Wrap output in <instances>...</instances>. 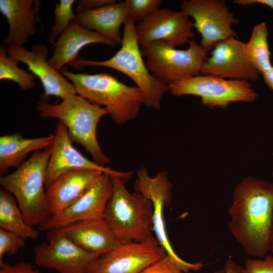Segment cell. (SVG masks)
Masks as SVG:
<instances>
[{
    "instance_id": "17",
    "label": "cell",
    "mask_w": 273,
    "mask_h": 273,
    "mask_svg": "<svg viewBox=\"0 0 273 273\" xmlns=\"http://www.w3.org/2000/svg\"><path fill=\"white\" fill-rule=\"evenodd\" d=\"M103 173L97 170H75L59 176L46 191L52 214L61 212L80 199Z\"/></svg>"
},
{
    "instance_id": "22",
    "label": "cell",
    "mask_w": 273,
    "mask_h": 273,
    "mask_svg": "<svg viewBox=\"0 0 273 273\" xmlns=\"http://www.w3.org/2000/svg\"><path fill=\"white\" fill-rule=\"evenodd\" d=\"M172 185L167 183H154L148 186L143 195L150 200L154 209L153 229L156 238L164 248L167 255L173 259L185 272L194 271L197 268L196 263H190L180 258L173 249L167 235L164 219V209L171 201Z\"/></svg>"
},
{
    "instance_id": "15",
    "label": "cell",
    "mask_w": 273,
    "mask_h": 273,
    "mask_svg": "<svg viewBox=\"0 0 273 273\" xmlns=\"http://www.w3.org/2000/svg\"><path fill=\"white\" fill-rule=\"evenodd\" d=\"M7 49L9 56L25 64L33 74L39 79L44 90L42 100L47 102L50 96L63 100L76 94L73 84L48 63L49 51L44 44H35L31 50L23 46H10Z\"/></svg>"
},
{
    "instance_id": "7",
    "label": "cell",
    "mask_w": 273,
    "mask_h": 273,
    "mask_svg": "<svg viewBox=\"0 0 273 273\" xmlns=\"http://www.w3.org/2000/svg\"><path fill=\"white\" fill-rule=\"evenodd\" d=\"M141 50L150 72L167 85L200 75L209 52L194 39L186 50L176 49L162 40L141 46Z\"/></svg>"
},
{
    "instance_id": "14",
    "label": "cell",
    "mask_w": 273,
    "mask_h": 273,
    "mask_svg": "<svg viewBox=\"0 0 273 273\" xmlns=\"http://www.w3.org/2000/svg\"><path fill=\"white\" fill-rule=\"evenodd\" d=\"M201 74L254 81L259 79V73L247 55L245 43L231 37L214 46Z\"/></svg>"
},
{
    "instance_id": "20",
    "label": "cell",
    "mask_w": 273,
    "mask_h": 273,
    "mask_svg": "<svg viewBox=\"0 0 273 273\" xmlns=\"http://www.w3.org/2000/svg\"><path fill=\"white\" fill-rule=\"evenodd\" d=\"M93 43L104 44L112 47L117 44L113 40L72 21L53 45L54 50L48 62L60 72L63 67L67 66L78 58L81 49Z\"/></svg>"
},
{
    "instance_id": "11",
    "label": "cell",
    "mask_w": 273,
    "mask_h": 273,
    "mask_svg": "<svg viewBox=\"0 0 273 273\" xmlns=\"http://www.w3.org/2000/svg\"><path fill=\"white\" fill-rule=\"evenodd\" d=\"M166 254L154 237L144 241L125 242L100 255L90 273H141Z\"/></svg>"
},
{
    "instance_id": "5",
    "label": "cell",
    "mask_w": 273,
    "mask_h": 273,
    "mask_svg": "<svg viewBox=\"0 0 273 273\" xmlns=\"http://www.w3.org/2000/svg\"><path fill=\"white\" fill-rule=\"evenodd\" d=\"M51 147L35 151L16 170L0 177V185L16 199L26 221L39 226L52 215L44 181Z\"/></svg>"
},
{
    "instance_id": "34",
    "label": "cell",
    "mask_w": 273,
    "mask_h": 273,
    "mask_svg": "<svg viewBox=\"0 0 273 273\" xmlns=\"http://www.w3.org/2000/svg\"><path fill=\"white\" fill-rule=\"evenodd\" d=\"M234 3L241 6L260 4L266 5L273 9V0H235Z\"/></svg>"
},
{
    "instance_id": "29",
    "label": "cell",
    "mask_w": 273,
    "mask_h": 273,
    "mask_svg": "<svg viewBox=\"0 0 273 273\" xmlns=\"http://www.w3.org/2000/svg\"><path fill=\"white\" fill-rule=\"evenodd\" d=\"M25 239L11 232L0 229V265L5 254L16 255L25 246Z\"/></svg>"
},
{
    "instance_id": "9",
    "label": "cell",
    "mask_w": 273,
    "mask_h": 273,
    "mask_svg": "<svg viewBox=\"0 0 273 273\" xmlns=\"http://www.w3.org/2000/svg\"><path fill=\"white\" fill-rule=\"evenodd\" d=\"M48 243L35 245L36 265L53 269L60 273H90L99 254L88 252L75 244L58 229L48 231Z\"/></svg>"
},
{
    "instance_id": "26",
    "label": "cell",
    "mask_w": 273,
    "mask_h": 273,
    "mask_svg": "<svg viewBox=\"0 0 273 273\" xmlns=\"http://www.w3.org/2000/svg\"><path fill=\"white\" fill-rule=\"evenodd\" d=\"M19 61L9 56L7 49L0 46V80H11L18 84L24 91L33 89L35 85L36 76L20 68Z\"/></svg>"
},
{
    "instance_id": "35",
    "label": "cell",
    "mask_w": 273,
    "mask_h": 273,
    "mask_svg": "<svg viewBox=\"0 0 273 273\" xmlns=\"http://www.w3.org/2000/svg\"><path fill=\"white\" fill-rule=\"evenodd\" d=\"M242 267L237 264L233 259L230 258L224 264V273H241Z\"/></svg>"
},
{
    "instance_id": "33",
    "label": "cell",
    "mask_w": 273,
    "mask_h": 273,
    "mask_svg": "<svg viewBox=\"0 0 273 273\" xmlns=\"http://www.w3.org/2000/svg\"><path fill=\"white\" fill-rule=\"evenodd\" d=\"M117 2L116 0H79L78 6L85 9L94 10L102 8Z\"/></svg>"
},
{
    "instance_id": "39",
    "label": "cell",
    "mask_w": 273,
    "mask_h": 273,
    "mask_svg": "<svg viewBox=\"0 0 273 273\" xmlns=\"http://www.w3.org/2000/svg\"><path fill=\"white\" fill-rule=\"evenodd\" d=\"M272 156H273V153H272ZM272 176H273V171H272Z\"/></svg>"
},
{
    "instance_id": "18",
    "label": "cell",
    "mask_w": 273,
    "mask_h": 273,
    "mask_svg": "<svg viewBox=\"0 0 273 273\" xmlns=\"http://www.w3.org/2000/svg\"><path fill=\"white\" fill-rule=\"evenodd\" d=\"M57 229L82 249L99 255L122 243L103 217L77 221Z\"/></svg>"
},
{
    "instance_id": "36",
    "label": "cell",
    "mask_w": 273,
    "mask_h": 273,
    "mask_svg": "<svg viewBox=\"0 0 273 273\" xmlns=\"http://www.w3.org/2000/svg\"><path fill=\"white\" fill-rule=\"evenodd\" d=\"M262 75L266 84L273 90V66L264 72Z\"/></svg>"
},
{
    "instance_id": "30",
    "label": "cell",
    "mask_w": 273,
    "mask_h": 273,
    "mask_svg": "<svg viewBox=\"0 0 273 273\" xmlns=\"http://www.w3.org/2000/svg\"><path fill=\"white\" fill-rule=\"evenodd\" d=\"M241 273H273V256L268 254L263 259H247Z\"/></svg>"
},
{
    "instance_id": "27",
    "label": "cell",
    "mask_w": 273,
    "mask_h": 273,
    "mask_svg": "<svg viewBox=\"0 0 273 273\" xmlns=\"http://www.w3.org/2000/svg\"><path fill=\"white\" fill-rule=\"evenodd\" d=\"M75 2L74 0H60L56 4L54 11L55 22L49 35V41L51 44L54 45L56 43L70 23L76 18V15L72 9Z\"/></svg>"
},
{
    "instance_id": "13",
    "label": "cell",
    "mask_w": 273,
    "mask_h": 273,
    "mask_svg": "<svg viewBox=\"0 0 273 273\" xmlns=\"http://www.w3.org/2000/svg\"><path fill=\"white\" fill-rule=\"evenodd\" d=\"M54 140L48 164L44 181L46 188L62 174L75 170H93L128 180L133 171H120L99 165L82 155L72 144L65 125L58 121L56 125Z\"/></svg>"
},
{
    "instance_id": "21",
    "label": "cell",
    "mask_w": 273,
    "mask_h": 273,
    "mask_svg": "<svg viewBox=\"0 0 273 273\" xmlns=\"http://www.w3.org/2000/svg\"><path fill=\"white\" fill-rule=\"evenodd\" d=\"M74 22L121 44L120 28L129 17L125 2H117L94 10L78 6Z\"/></svg>"
},
{
    "instance_id": "32",
    "label": "cell",
    "mask_w": 273,
    "mask_h": 273,
    "mask_svg": "<svg viewBox=\"0 0 273 273\" xmlns=\"http://www.w3.org/2000/svg\"><path fill=\"white\" fill-rule=\"evenodd\" d=\"M0 266V273H42L35 269L31 263L25 261L13 264L4 262Z\"/></svg>"
},
{
    "instance_id": "10",
    "label": "cell",
    "mask_w": 273,
    "mask_h": 273,
    "mask_svg": "<svg viewBox=\"0 0 273 273\" xmlns=\"http://www.w3.org/2000/svg\"><path fill=\"white\" fill-rule=\"evenodd\" d=\"M180 8L193 18V27L201 36L200 44L207 51L220 41L238 37L232 26L239 20L224 1L184 0Z\"/></svg>"
},
{
    "instance_id": "2",
    "label": "cell",
    "mask_w": 273,
    "mask_h": 273,
    "mask_svg": "<svg viewBox=\"0 0 273 273\" xmlns=\"http://www.w3.org/2000/svg\"><path fill=\"white\" fill-rule=\"evenodd\" d=\"M60 72L71 80L76 94L106 108L116 124L134 120L144 105V96L136 86L127 85L108 73H74L67 66Z\"/></svg>"
},
{
    "instance_id": "1",
    "label": "cell",
    "mask_w": 273,
    "mask_h": 273,
    "mask_svg": "<svg viewBox=\"0 0 273 273\" xmlns=\"http://www.w3.org/2000/svg\"><path fill=\"white\" fill-rule=\"evenodd\" d=\"M228 214L230 232L247 255L263 258L270 252L273 183L243 177L234 189Z\"/></svg>"
},
{
    "instance_id": "23",
    "label": "cell",
    "mask_w": 273,
    "mask_h": 273,
    "mask_svg": "<svg viewBox=\"0 0 273 273\" xmlns=\"http://www.w3.org/2000/svg\"><path fill=\"white\" fill-rule=\"evenodd\" d=\"M54 135L27 139L19 133L5 135L0 138V174H8L9 168H18L25 160L27 154L50 147Z\"/></svg>"
},
{
    "instance_id": "12",
    "label": "cell",
    "mask_w": 273,
    "mask_h": 273,
    "mask_svg": "<svg viewBox=\"0 0 273 273\" xmlns=\"http://www.w3.org/2000/svg\"><path fill=\"white\" fill-rule=\"evenodd\" d=\"M190 17L182 10L158 9L135 25L140 46L162 40L170 46H184L193 39L195 34Z\"/></svg>"
},
{
    "instance_id": "25",
    "label": "cell",
    "mask_w": 273,
    "mask_h": 273,
    "mask_svg": "<svg viewBox=\"0 0 273 273\" xmlns=\"http://www.w3.org/2000/svg\"><path fill=\"white\" fill-rule=\"evenodd\" d=\"M267 38L268 27L262 22L253 27L249 41L245 43V51L249 59L261 75L272 66Z\"/></svg>"
},
{
    "instance_id": "37",
    "label": "cell",
    "mask_w": 273,
    "mask_h": 273,
    "mask_svg": "<svg viewBox=\"0 0 273 273\" xmlns=\"http://www.w3.org/2000/svg\"><path fill=\"white\" fill-rule=\"evenodd\" d=\"M270 253L271 255L273 256V224H272V241H271Z\"/></svg>"
},
{
    "instance_id": "8",
    "label": "cell",
    "mask_w": 273,
    "mask_h": 273,
    "mask_svg": "<svg viewBox=\"0 0 273 273\" xmlns=\"http://www.w3.org/2000/svg\"><path fill=\"white\" fill-rule=\"evenodd\" d=\"M167 86L168 92L172 96H198L201 104L211 109L226 108L238 102H251L258 97L249 81L209 75L200 74Z\"/></svg>"
},
{
    "instance_id": "6",
    "label": "cell",
    "mask_w": 273,
    "mask_h": 273,
    "mask_svg": "<svg viewBox=\"0 0 273 273\" xmlns=\"http://www.w3.org/2000/svg\"><path fill=\"white\" fill-rule=\"evenodd\" d=\"M111 177L112 191L103 218L122 243L144 241L154 237L152 202L140 194H131L124 178Z\"/></svg>"
},
{
    "instance_id": "3",
    "label": "cell",
    "mask_w": 273,
    "mask_h": 273,
    "mask_svg": "<svg viewBox=\"0 0 273 273\" xmlns=\"http://www.w3.org/2000/svg\"><path fill=\"white\" fill-rule=\"evenodd\" d=\"M36 108L41 118L57 119L64 124L71 141L84 147L96 163L106 166L111 162L97 138L98 123L103 116L109 115L106 108L93 104L77 94L56 104L41 100L37 103Z\"/></svg>"
},
{
    "instance_id": "28",
    "label": "cell",
    "mask_w": 273,
    "mask_h": 273,
    "mask_svg": "<svg viewBox=\"0 0 273 273\" xmlns=\"http://www.w3.org/2000/svg\"><path fill=\"white\" fill-rule=\"evenodd\" d=\"M128 16L134 23L141 22L158 9L161 0H126Z\"/></svg>"
},
{
    "instance_id": "4",
    "label": "cell",
    "mask_w": 273,
    "mask_h": 273,
    "mask_svg": "<svg viewBox=\"0 0 273 273\" xmlns=\"http://www.w3.org/2000/svg\"><path fill=\"white\" fill-rule=\"evenodd\" d=\"M135 23L128 17L124 23L121 47L111 58L104 61L85 60L78 57L70 66L82 70L86 66L110 68L128 76L142 92L144 105L155 110L161 108L168 86L155 77L145 63L135 31Z\"/></svg>"
},
{
    "instance_id": "19",
    "label": "cell",
    "mask_w": 273,
    "mask_h": 273,
    "mask_svg": "<svg viewBox=\"0 0 273 273\" xmlns=\"http://www.w3.org/2000/svg\"><path fill=\"white\" fill-rule=\"evenodd\" d=\"M40 6L38 0H0V12L9 27L5 46L22 47L36 34Z\"/></svg>"
},
{
    "instance_id": "24",
    "label": "cell",
    "mask_w": 273,
    "mask_h": 273,
    "mask_svg": "<svg viewBox=\"0 0 273 273\" xmlns=\"http://www.w3.org/2000/svg\"><path fill=\"white\" fill-rule=\"evenodd\" d=\"M25 220L14 196L4 188L0 190V228L25 239L36 240L40 232Z\"/></svg>"
},
{
    "instance_id": "38",
    "label": "cell",
    "mask_w": 273,
    "mask_h": 273,
    "mask_svg": "<svg viewBox=\"0 0 273 273\" xmlns=\"http://www.w3.org/2000/svg\"><path fill=\"white\" fill-rule=\"evenodd\" d=\"M214 273H224V268L222 270H218L215 271H214Z\"/></svg>"
},
{
    "instance_id": "31",
    "label": "cell",
    "mask_w": 273,
    "mask_h": 273,
    "mask_svg": "<svg viewBox=\"0 0 273 273\" xmlns=\"http://www.w3.org/2000/svg\"><path fill=\"white\" fill-rule=\"evenodd\" d=\"M141 273H185L176 261L166 255L164 257L151 264Z\"/></svg>"
},
{
    "instance_id": "16",
    "label": "cell",
    "mask_w": 273,
    "mask_h": 273,
    "mask_svg": "<svg viewBox=\"0 0 273 273\" xmlns=\"http://www.w3.org/2000/svg\"><path fill=\"white\" fill-rule=\"evenodd\" d=\"M112 191L111 175L103 173L84 196L61 212L52 214L39 230L48 231L77 221L103 217Z\"/></svg>"
}]
</instances>
